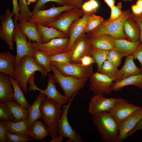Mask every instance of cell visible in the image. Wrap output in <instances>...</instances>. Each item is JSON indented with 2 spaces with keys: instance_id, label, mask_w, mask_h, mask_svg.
Wrapping results in <instances>:
<instances>
[{
  "instance_id": "obj_58",
  "label": "cell",
  "mask_w": 142,
  "mask_h": 142,
  "mask_svg": "<svg viewBox=\"0 0 142 142\" xmlns=\"http://www.w3.org/2000/svg\"><path fill=\"white\" fill-rule=\"evenodd\" d=\"M133 0H122V1L124 2H126L128 1H133Z\"/></svg>"
},
{
  "instance_id": "obj_18",
  "label": "cell",
  "mask_w": 142,
  "mask_h": 142,
  "mask_svg": "<svg viewBox=\"0 0 142 142\" xmlns=\"http://www.w3.org/2000/svg\"><path fill=\"white\" fill-rule=\"evenodd\" d=\"M116 99L105 98L103 94H95L89 102L88 111L92 115L108 111L113 106Z\"/></svg>"
},
{
  "instance_id": "obj_9",
  "label": "cell",
  "mask_w": 142,
  "mask_h": 142,
  "mask_svg": "<svg viewBox=\"0 0 142 142\" xmlns=\"http://www.w3.org/2000/svg\"><path fill=\"white\" fill-rule=\"evenodd\" d=\"M69 37L54 38L46 43L29 42L34 50L41 51L49 57L65 52L68 45Z\"/></svg>"
},
{
  "instance_id": "obj_2",
  "label": "cell",
  "mask_w": 142,
  "mask_h": 142,
  "mask_svg": "<svg viewBox=\"0 0 142 142\" xmlns=\"http://www.w3.org/2000/svg\"><path fill=\"white\" fill-rule=\"evenodd\" d=\"M93 125L104 142H116L119 134L118 124L108 112L92 115Z\"/></svg>"
},
{
  "instance_id": "obj_37",
  "label": "cell",
  "mask_w": 142,
  "mask_h": 142,
  "mask_svg": "<svg viewBox=\"0 0 142 142\" xmlns=\"http://www.w3.org/2000/svg\"><path fill=\"white\" fill-rule=\"evenodd\" d=\"M18 5L20 13L18 20L19 22L23 19L28 21L31 17L32 12L28 8L26 0H18Z\"/></svg>"
},
{
  "instance_id": "obj_25",
  "label": "cell",
  "mask_w": 142,
  "mask_h": 142,
  "mask_svg": "<svg viewBox=\"0 0 142 142\" xmlns=\"http://www.w3.org/2000/svg\"><path fill=\"white\" fill-rule=\"evenodd\" d=\"M89 38L94 47L107 50L114 48L116 39L109 34H101Z\"/></svg>"
},
{
  "instance_id": "obj_38",
  "label": "cell",
  "mask_w": 142,
  "mask_h": 142,
  "mask_svg": "<svg viewBox=\"0 0 142 142\" xmlns=\"http://www.w3.org/2000/svg\"><path fill=\"white\" fill-rule=\"evenodd\" d=\"M124 57L120 52L114 48L108 50L107 60L118 67L121 64V60Z\"/></svg>"
},
{
  "instance_id": "obj_30",
  "label": "cell",
  "mask_w": 142,
  "mask_h": 142,
  "mask_svg": "<svg viewBox=\"0 0 142 142\" xmlns=\"http://www.w3.org/2000/svg\"><path fill=\"white\" fill-rule=\"evenodd\" d=\"M12 113L14 118V122L28 120L29 113L27 108L19 104L15 101L4 102Z\"/></svg>"
},
{
  "instance_id": "obj_6",
  "label": "cell",
  "mask_w": 142,
  "mask_h": 142,
  "mask_svg": "<svg viewBox=\"0 0 142 142\" xmlns=\"http://www.w3.org/2000/svg\"><path fill=\"white\" fill-rule=\"evenodd\" d=\"M84 13L82 9L74 7L62 13L54 22L44 26L55 28L68 37V31L70 26L75 20L82 16Z\"/></svg>"
},
{
  "instance_id": "obj_40",
  "label": "cell",
  "mask_w": 142,
  "mask_h": 142,
  "mask_svg": "<svg viewBox=\"0 0 142 142\" xmlns=\"http://www.w3.org/2000/svg\"><path fill=\"white\" fill-rule=\"evenodd\" d=\"M102 17L92 14L89 18L86 24L85 33H88L98 27L104 21Z\"/></svg>"
},
{
  "instance_id": "obj_24",
  "label": "cell",
  "mask_w": 142,
  "mask_h": 142,
  "mask_svg": "<svg viewBox=\"0 0 142 142\" xmlns=\"http://www.w3.org/2000/svg\"><path fill=\"white\" fill-rule=\"evenodd\" d=\"M46 95L40 92L36 96L32 104L27 108L29 113L27 120L29 128L33 123L39 119H43V113L40 109V105L42 101L46 98Z\"/></svg>"
},
{
  "instance_id": "obj_54",
  "label": "cell",
  "mask_w": 142,
  "mask_h": 142,
  "mask_svg": "<svg viewBox=\"0 0 142 142\" xmlns=\"http://www.w3.org/2000/svg\"><path fill=\"white\" fill-rule=\"evenodd\" d=\"M52 138L50 142H61L63 140V137L62 136H58L56 135Z\"/></svg>"
},
{
  "instance_id": "obj_19",
  "label": "cell",
  "mask_w": 142,
  "mask_h": 142,
  "mask_svg": "<svg viewBox=\"0 0 142 142\" xmlns=\"http://www.w3.org/2000/svg\"><path fill=\"white\" fill-rule=\"evenodd\" d=\"M48 78L46 89L44 90H41L36 86L33 91L37 90L44 93L47 98L56 102L59 108L61 109L62 105L66 104L70 99L65 95H62L58 91L51 74H48Z\"/></svg>"
},
{
  "instance_id": "obj_14",
  "label": "cell",
  "mask_w": 142,
  "mask_h": 142,
  "mask_svg": "<svg viewBox=\"0 0 142 142\" xmlns=\"http://www.w3.org/2000/svg\"><path fill=\"white\" fill-rule=\"evenodd\" d=\"M14 16L10 9H7L5 13L0 14V19L1 26L0 32V38L6 42L9 48L11 50L14 49V42L13 37L15 29V24L12 17Z\"/></svg>"
},
{
  "instance_id": "obj_17",
  "label": "cell",
  "mask_w": 142,
  "mask_h": 142,
  "mask_svg": "<svg viewBox=\"0 0 142 142\" xmlns=\"http://www.w3.org/2000/svg\"><path fill=\"white\" fill-rule=\"evenodd\" d=\"M142 118V108L129 115L118 124L119 134L116 142H121L127 138L129 133Z\"/></svg>"
},
{
  "instance_id": "obj_28",
  "label": "cell",
  "mask_w": 142,
  "mask_h": 142,
  "mask_svg": "<svg viewBox=\"0 0 142 142\" xmlns=\"http://www.w3.org/2000/svg\"><path fill=\"white\" fill-rule=\"evenodd\" d=\"M133 85L142 89V73L133 75L114 83L112 91H118L124 87Z\"/></svg>"
},
{
  "instance_id": "obj_52",
  "label": "cell",
  "mask_w": 142,
  "mask_h": 142,
  "mask_svg": "<svg viewBox=\"0 0 142 142\" xmlns=\"http://www.w3.org/2000/svg\"><path fill=\"white\" fill-rule=\"evenodd\" d=\"M131 9L133 12L132 14L134 16H139L142 13V9L136 4L132 5Z\"/></svg>"
},
{
  "instance_id": "obj_41",
  "label": "cell",
  "mask_w": 142,
  "mask_h": 142,
  "mask_svg": "<svg viewBox=\"0 0 142 142\" xmlns=\"http://www.w3.org/2000/svg\"><path fill=\"white\" fill-rule=\"evenodd\" d=\"M73 53L71 48L67 52L57 54L49 57L50 61L60 63H70V59Z\"/></svg>"
},
{
  "instance_id": "obj_21",
  "label": "cell",
  "mask_w": 142,
  "mask_h": 142,
  "mask_svg": "<svg viewBox=\"0 0 142 142\" xmlns=\"http://www.w3.org/2000/svg\"><path fill=\"white\" fill-rule=\"evenodd\" d=\"M10 76L0 72V102L15 101L14 89Z\"/></svg>"
},
{
  "instance_id": "obj_15",
  "label": "cell",
  "mask_w": 142,
  "mask_h": 142,
  "mask_svg": "<svg viewBox=\"0 0 142 142\" xmlns=\"http://www.w3.org/2000/svg\"><path fill=\"white\" fill-rule=\"evenodd\" d=\"M93 46L85 33L81 35L76 40L71 48L73 53L70 63H81L80 59L85 55H91Z\"/></svg>"
},
{
  "instance_id": "obj_27",
  "label": "cell",
  "mask_w": 142,
  "mask_h": 142,
  "mask_svg": "<svg viewBox=\"0 0 142 142\" xmlns=\"http://www.w3.org/2000/svg\"><path fill=\"white\" fill-rule=\"evenodd\" d=\"M37 28L42 36L43 43H46L52 39L67 37L61 31L53 27H48L37 23Z\"/></svg>"
},
{
  "instance_id": "obj_8",
  "label": "cell",
  "mask_w": 142,
  "mask_h": 142,
  "mask_svg": "<svg viewBox=\"0 0 142 142\" xmlns=\"http://www.w3.org/2000/svg\"><path fill=\"white\" fill-rule=\"evenodd\" d=\"M63 75L70 76L79 79H88L93 73V64L86 66L81 63H60L50 61Z\"/></svg>"
},
{
  "instance_id": "obj_23",
  "label": "cell",
  "mask_w": 142,
  "mask_h": 142,
  "mask_svg": "<svg viewBox=\"0 0 142 142\" xmlns=\"http://www.w3.org/2000/svg\"><path fill=\"white\" fill-rule=\"evenodd\" d=\"M16 56L8 52L0 53V71L15 79L14 69Z\"/></svg>"
},
{
  "instance_id": "obj_7",
  "label": "cell",
  "mask_w": 142,
  "mask_h": 142,
  "mask_svg": "<svg viewBox=\"0 0 142 142\" xmlns=\"http://www.w3.org/2000/svg\"><path fill=\"white\" fill-rule=\"evenodd\" d=\"M74 7L75 6L69 5L56 7L53 5L47 9H39L32 11V15L28 21L39 23L44 26L54 22L62 13Z\"/></svg>"
},
{
  "instance_id": "obj_57",
  "label": "cell",
  "mask_w": 142,
  "mask_h": 142,
  "mask_svg": "<svg viewBox=\"0 0 142 142\" xmlns=\"http://www.w3.org/2000/svg\"><path fill=\"white\" fill-rule=\"evenodd\" d=\"M36 0H27V5H29L31 3L35 2Z\"/></svg>"
},
{
  "instance_id": "obj_11",
  "label": "cell",
  "mask_w": 142,
  "mask_h": 142,
  "mask_svg": "<svg viewBox=\"0 0 142 142\" xmlns=\"http://www.w3.org/2000/svg\"><path fill=\"white\" fill-rule=\"evenodd\" d=\"M90 89L95 94L111 93L114 83L113 79L97 71L92 73L89 77Z\"/></svg>"
},
{
  "instance_id": "obj_1",
  "label": "cell",
  "mask_w": 142,
  "mask_h": 142,
  "mask_svg": "<svg viewBox=\"0 0 142 142\" xmlns=\"http://www.w3.org/2000/svg\"><path fill=\"white\" fill-rule=\"evenodd\" d=\"M14 70L15 79L26 93L28 92L27 82L33 73L36 71L40 72L43 78L48 75V73L42 65L38 64L34 58L28 55H25L21 59L18 64L14 66Z\"/></svg>"
},
{
  "instance_id": "obj_56",
  "label": "cell",
  "mask_w": 142,
  "mask_h": 142,
  "mask_svg": "<svg viewBox=\"0 0 142 142\" xmlns=\"http://www.w3.org/2000/svg\"><path fill=\"white\" fill-rule=\"evenodd\" d=\"M136 4L142 9V0H137Z\"/></svg>"
},
{
  "instance_id": "obj_31",
  "label": "cell",
  "mask_w": 142,
  "mask_h": 142,
  "mask_svg": "<svg viewBox=\"0 0 142 142\" xmlns=\"http://www.w3.org/2000/svg\"><path fill=\"white\" fill-rule=\"evenodd\" d=\"M29 132L31 137L36 140L42 139L49 135L48 127L43 124L41 121L37 120L29 128Z\"/></svg>"
},
{
  "instance_id": "obj_13",
  "label": "cell",
  "mask_w": 142,
  "mask_h": 142,
  "mask_svg": "<svg viewBox=\"0 0 142 142\" xmlns=\"http://www.w3.org/2000/svg\"><path fill=\"white\" fill-rule=\"evenodd\" d=\"M142 108L128 102L123 98H117L113 106L108 111L119 124L130 115Z\"/></svg>"
},
{
  "instance_id": "obj_49",
  "label": "cell",
  "mask_w": 142,
  "mask_h": 142,
  "mask_svg": "<svg viewBox=\"0 0 142 142\" xmlns=\"http://www.w3.org/2000/svg\"><path fill=\"white\" fill-rule=\"evenodd\" d=\"M13 4V10L12 13L14 15V19L18 21L19 13V9L18 0H12Z\"/></svg>"
},
{
  "instance_id": "obj_20",
  "label": "cell",
  "mask_w": 142,
  "mask_h": 142,
  "mask_svg": "<svg viewBox=\"0 0 142 142\" xmlns=\"http://www.w3.org/2000/svg\"><path fill=\"white\" fill-rule=\"evenodd\" d=\"M133 55L126 57L125 62L122 68L118 70L116 77L113 79L114 83L130 76L141 73L142 70L135 64Z\"/></svg>"
},
{
  "instance_id": "obj_34",
  "label": "cell",
  "mask_w": 142,
  "mask_h": 142,
  "mask_svg": "<svg viewBox=\"0 0 142 142\" xmlns=\"http://www.w3.org/2000/svg\"><path fill=\"white\" fill-rule=\"evenodd\" d=\"M108 50H103L93 47L91 55L94 59L97 66V71L100 72L102 65L107 60Z\"/></svg>"
},
{
  "instance_id": "obj_55",
  "label": "cell",
  "mask_w": 142,
  "mask_h": 142,
  "mask_svg": "<svg viewBox=\"0 0 142 142\" xmlns=\"http://www.w3.org/2000/svg\"><path fill=\"white\" fill-rule=\"evenodd\" d=\"M110 8L115 6V0H104Z\"/></svg>"
},
{
  "instance_id": "obj_22",
  "label": "cell",
  "mask_w": 142,
  "mask_h": 142,
  "mask_svg": "<svg viewBox=\"0 0 142 142\" xmlns=\"http://www.w3.org/2000/svg\"><path fill=\"white\" fill-rule=\"evenodd\" d=\"M37 24L23 19L18 23V26L21 31L26 35L29 43L32 41L42 43V37L37 29Z\"/></svg>"
},
{
  "instance_id": "obj_51",
  "label": "cell",
  "mask_w": 142,
  "mask_h": 142,
  "mask_svg": "<svg viewBox=\"0 0 142 142\" xmlns=\"http://www.w3.org/2000/svg\"><path fill=\"white\" fill-rule=\"evenodd\" d=\"M142 130V118L140 120L135 127L128 134L127 138L132 135L136 131Z\"/></svg>"
},
{
  "instance_id": "obj_33",
  "label": "cell",
  "mask_w": 142,
  "mask_h": 142,
  "mask_svg": "<svg viewBox=\"0 0 142 142\" xmlns=\"http://www.w3.org/2000/svg\"><path fill=\"white\" fill-rule=\"evenodd\" d=\"M9 79L14 89L15 101L24 108L27 109L31 105L25 98L23 91L21 89L18 82L15 79L10 77Z\"/></svg>"
},
{
  "instance_id": "obj_48",
  "label": "cell",
  "mask_w": 142,
  "mask_h": 142,
  "mask_svg": "<svg viewBox=\"0 0 142 142\" xmlns=\"http://www.w3.org/2000/svg\"><path fill=\"white\" fill-rule=\"evenodd\" d=\"M82 64L83 66H87L96 63L94 58L92 56L85 55L80 59Z\"/></svg>"
},
{
  "instance_id": "obj_32",
  "label": "cell",
  "mask_w": 142,
  "mask_h": 142,
  "mask_svg": "<svg viewBox=\"0 0 142 142\" xmlns=\"http://www.w3.org/2000/svg\"><path fill=\"white\" fill-rule=\"evenodd\" d=\"M28 120L18 122L6 123L9 127V130L20 135L29 137H31L29 132Z\"/></svg>"
},
{
  "instance_id": "obj_3",
  "label": "cell",
  "mask_w": 142,
  "mask_h": 142,
  "mask_svg": "<svg viewBox=\"0 0 142 142\" xmlns=\"http://www.w3.org/2000/svg\"><path fill=\"white\" fill-rule=\"evenodd\" d=\"M131 14L129 9L124 11L123 14L118 19L111 21L104 20L98 27L86 35L89 38L101 34H107L112 36L115 39L127 40L123 27L125 21Z\"/></svg>"
},
{
  "instance_id": "obj_53",
  "label": "cell",
  "mask_w": 142,
  "mask_h": 142,
  "mask_svg": "<svg viewBox=\"0 0 142 142\" xmlns=\"http://www.w3.org/2000/svg\"><path fill=\"white\" fill-rule=\"evenodd\" d=\"M84 1V0H70V4L72 6L82 9Z\"/></svg>"
},
{
  "instance_id": "obj_39",
  "label": "cell",
  "mask_w": 142,
  "mask_h": 142,
  "mask_svg": "<svg viewBox=\"0 0 142 142\" xmlns=\"http://www.w3.org/2000/svg\"><path fill=\"white\" fill-rule=\"evenodd\" d=\"M0 120L6 123L13 122L15 118L6 104L0 102Z\"/></svg>"
},
{
  "instance_id": "obj_26",
  "label": "cell",
  "mask_w": 142,
  "mask_h": 142,
  "mask_svg": "<svg viewBox=\"0 0 142 142\" xmlns=\"http://www.w3.org/2000/svg\"><path fill=\"white\" fill-rule=\"evenodd\" d=\"M123 29L128 40L131 42L139 41L140 33V27L131 16L125 21Z\"/></svg>"
},
{
  "instance_id": "obj_29",
  "label": "cell",
  "mask_w": 142,
  "mask_h": 142,
  "mask_svg": "<svg viewBox=\"0 0 142 142\" xmlns=\"http://www.w3.org/2000/svg\"><path fill=\"white\" fill-rule=\"evenodd\" d=\"M140 43L139 41L130 42L125 39H116L114 48L120 52L125 57L133 55Z\"/></svg>"
},
{
  "instance_id": "obj_45",
  "label": "cell",
  "mask_w": 142,
  "mask_h": 142,
  "mask_svg": "<svg viewBox=\"0 0 142 142\" xmlns=\"http://www.w3.org/2000/svg\"><path fill=\"white\" fill-rule=\"evenodd\" d=\"M99 6L98 3L96 0H89L83 3L82 9L84 13L88 12H94L96 13Z\"/></svg>"
},
{
  "instance_id": "obj_46",
  "label": "cell",
  "mask_w": 142,
  "mask_h": 142,
  "mask_svg": "<svg viewBox=\"0 0 142 142\" xmlns=\"http://www.w3.org/2000/svg\"><path fill=\"white\" fill-rule=\"evenodd\" d=\"M9 127L6 123L0 120V142H6L5 134Z\"/></svg>"
},
{
  "instance_id": "obj_42",
  "label": "cell",
  "mask_w": 142,
  "mask_h": 142,
  "mask_svg": "<svg viewBox=\"0 0 142 142\" xmlns=\"http://www.w3.org/2000/svg\"><path fill=\"white\" fill-rule=\"evenodd\" d=\"M6 142H28L32 140L29 137L20 135L7 130L5 134Z\"/></svg>"
},
{
  "instance_id": "obj_47",
  "label": "cell",
  "mask_w": 142,
  "mask_h": 142,
  "mask_svg": "<svg viewBox=\"0 0 142 142\" xmlns=\"http://www.w3.org/2000/svg\"><path fill=\"white\" fill-rule=\"evenodd\" d=\"M133 55L134 58L137 59L140 62L142 70V43H140Z\"/></svg>"
},
{
  "instance_id": "obj_35",
  "label": "cell",
  "mask_w": 142,
  "mask_h": 142,
  "mask_svg": "<svg viewBox=\"0 0 142 142\" xmlns=\"http://www.w3.org/2000/svg\"><path fill=\"white\" fill-rule=\"evenodd\" d=\"M34 58L36 62L42 65L47 72L50 71L51 65L49 57L44 52L37 50H34Z\"/></svg>"
},
{
  "instance_id": "obj_36",
  "label": "cell",
  "mask_w": 142,
  "mask_h": 142,
  "mask_svg": "<svg viewBox=\"0 0 142 142\" xmlns=\"http://www.w3.org/2000/svg\"><path fill=\"white\" fill-rule=\"evenodd\" d=\"M118 67L107 60L103 63L100 73L113 79L118 70Z\"/></svg>"
},
{
  "instance_id": "obj_5",
  "label": "cell",
  "mask_w": 142,
  "mask_h": 142,
  "mask_svg": "<svg viewBox=\"0 0 142 142\" xmlns=\"http://www.w3.org/2000/svg\"><path fill=\"white\" fill-rule=\"evenodd\" d=\"M50 64L51 69L53 73L51 75L53 80L55 83L59 84L64 95L70 99L76 92L85 86L88 79H79L64 75L55 66Z\"/></svg>"
},
{
  "instance_id": "obj_50",
  "label": "cell",
  "mask_w": 142,
  "mask_h": 142,
  "mask_svg": "<svg viewBox=\"0 0 142 142\" xmlns=\"http://www.w3.org/2000/svg\"><path fill=\"white\" fill-rule=\"evenodd\" d=\"M131 17L137 22L140 27V33L139 41L142 43V18L134 15L132 13Z\"/></svg>"
},
{
  "instance_id": "obj_4",
  "label": "cell",
  "mask_w": 142,
  "mask_h": 142,
  "mask_svg": "<svg viewBox=\"0 0 142 142\" xmlns=\"http://www.w3.org/2000/svg\"><path fill=\"white\" fill-rule=\"evenodd\" d=\"M40 109L43 113V120L49 129V135L52 137L57 135L58 122L63 110L59 108L56 102L47 98L41 102Z\"/></svg>"
},
{
  "instance_id": "obj_44",
  "label": "cell",
  "mask_w": 142,
  "mask_h": 142,
  "mask_svg": "<svg viewBox=\"0 0 142 142\" xmlns=\"http://www.w3.org/2000/svg\"><path fill=\"white\" fill-rule=\"evenodd\" d=\"M122 3H118L116 6L110 8L111 14L109 18L106 20L108 21H111L119 18L123 14L124 11L121 10Z\"/></svg>"
},
{
  "instance_id": "obj_10",
  "label": "cell",
  "mask_w": 142,
  "mask_h": 142,
  "mask_svg": "<svg viewBox=\"0 0 142 142\" xmlns=\"http://www.w3.org/2000/svg\"><path fill=\"white\" fill-rule=\"evenodd\" d=\"M15 29L13 40L16 46L17 54L15 66L17 65L20 60L25 55L34 58V50L27 40L26 35L20 30L18 26L17 20L14 19Z\"/></svg>"
},
{
  "instance_id": "obj_43",
  "label": "cell",
  "mask_w": 142,
  "mask_h": 142,
  "mask_svg": "<svg viewBox=\"0 0 142 142\" xmlns=\"http://www.w3.org/2000/svg\"><path fill=\"white\" fill-rule=\"evenodd\" d=\"M55 2L62 6L71 5L70 0H37L33 7L32 11L41 9L47 2Z\"/></svg>"
},
{
  "instance_id": "obj_12",
  "label": "cell",
  "mask_w": 142,
  "mask_h": 142,
  "mask_svg": "<svg viewBox=\"0 0 142 142\" xmlns=\"http://www.w3.org/2000/svg\"><path fill=\"white\" fill-rule=\"evenodd\" d=\"M77 92H76L69 100L67 105H64L62 107L63 111L59 120L58 124V133L63 137H67L74 142H83L80 136L72 128L68 121V112L72 100Z\"/></svg>"
},
{
  "instance_id": "obj_59",
  "label": "cell",
  "mask_w": 142,
  "mask_h": 142,
  "mask_svg": "<svg viewBox=\"0 0 142 142\" xmlns=\"http://www.w3.org/2000/svg\"><path fill=\"white\" fill-rule=\"evenodd\" d=\"M137 16V17H140V18H142V13H141V14L139 16Z\"/></svg>"
},
{
  "instance_id": "obj_16",
  "label": "cell",
  "mask_w": 142,
  "mask_h": 142,
  "mask_svg": "<svg viewBox=\"0 0 142 142\" xmlns=\"http://www.w3.org/2000/svg\"><path fill=\"white\" fill-rule=\"evenodd\" d=\"M95 13H96L94 12H85L81 18H78L72 23L68 30L69 42L65 52L69 51L77 39L83 34L85 33L87 21L92 14Z\"/></svg>"
}]
</instances>
